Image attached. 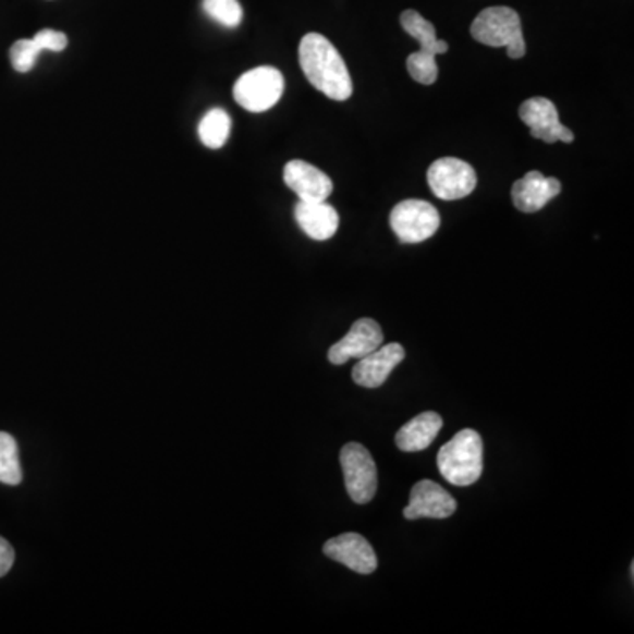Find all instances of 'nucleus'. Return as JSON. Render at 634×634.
<instances>
[{
  "label": "nucleus",
  "instance_id": "f257e3e1",
  "mask_svg": "<svg viewBox=\"0 0 634 634\" xmlns=\"http://www.w3.org/2000/svg\"><path fill=\"white\" fill-rule=\"evenodd\" d=\"M300 68L316 90L333 101L353 96V82L344 59L321 34L310 33L300 41Z\"/></svg>",
  "mask_w": 634,
  "mask_h": 634
},
{
  "label": "nucleus",
  "instance_id": "f03ea898",
  "mask_svg": "<svg viewBox=\"0 0 634 634\" xmlns=\"http://www.w3.org/2000/svg\"><path fill=\"white\" fill-rule=\"evenodd\" d=\"M437 467L442 478L455 487H470L481 478L483 439L473 428L460 430L439 450Z\"/></svg>",
  "mask_w": 634,
  "mask_h": 634
},
{
  "label": "nucleus",
  "instance_id": "7ed1b4c3",
  "mask_svg": "<svg viewBox=\"0 0 634 634\" xmlns=\"http://www.w3.org/2000/svg\"><path fill=\"white\" fill-rule=\"evenodd\" d=\"M471 36L487 47L505 48L510 59H522L527 51L519 13L504 5L483 10L471 25Z\"/></svg>",
  "mask_w": 634,
  "mask_h": 634
},
{
  "label": "nucleus",
  "instance_id": "20e7f679",
  "mask_svg": "<svg viewBox=\"0 0 634 634\" xmlns=\"http://www.w3.org/2000/svg\"><path fill=\"white\" fill-rule=\"evenodd\" d=\"M284 94V76L276 68H256L240 76L233 96L244 110L263 113L279 102Z\"/></svg>",
  "mask_w": 634,
  "mask_h": 634
},
{
  "label": "nucleus",
  "instance_id": "39448f33",
  "mask_svg": "<svg viewBox=\"0 0 634 634\" xmlns=\"http://www.w3.org/2000/svg\"><path fill=\"white\" fill-rule=\"evenodd\" d=\"M390 224L400 242L422 244L436 235L441 217L437 208L428 202L405 199L391 210Z\"/></svg>",
  "mask_w": 634,
  "mask_h": 634
},
{
  "label": "nucleus",
  "instance_id": "423d86ee",
  "mask_svg": "<svg viewBox=\"0 0 634 634\" xmlns=\"http://www.w3.org/2000/svg\"><path fill=\"white\" fill-rule=\"evenodd\" d=\"M345 490L356 504H367L377 492V467L370 451L359 442H348L341 451Z\"/></svg>",
  "mask_w": 634,
  "mask_h": 634
},
{
  "label": "nucleus",
  "instance_id": "0eeeda50",
  "mask_svg": "<svg viewBox=\"0 0 634 634\" xmlns=\"http://www.w3.org/2000/svg\"><path fill=\"white\" fill-rule=\"evenodd\" d=\"M427 180L432 193L444 202H455L470 196L478 184L473 166L456 157L437 159L428 168Z\"/></svg>",
  "mask_w": 634,
  "mask_h": 634
},
{
  "label": "nucleus",
  "instance_id": "6e6552de",
  "mask_svg": "<svg viewBox=\"0 0 634 634\" xmlns=\"http://www.w3.org/2000/svg\"><path fill=\"white\" fill-rule=\"evenodd\" d=\"M519 113L533 138L545 143H571L575 139V134L561 124L559 111L550 99L545 97L527 99L520 106Z\"/></svg>",
  "mask_w": 634,
  "mask_h": 634
},
{
  "label": "nucleus",
  "instance_id": "1a4fd4ad",
  "mask_svg": "<svg viewBox=\"0 0 634 634\" xmlns=\"http://www.w3.org/2000/svg\"><path fill=\"white\" fill-rule=\"evenodd\" d=\"M456 511V501L448 490L430 479H422L411 490L410 504L405 505L407 520L450 519Z\"/></svg>",
  "mask_w": 634,
  "mask_h": 634
},
{
  "label": "nucleus",
  "instance_id": "9d476101",
  "mask_svg": "<svg viewBox=\"0 0 634 634\" xmlns=\"http://www.w3.org/2000/svg\"><path fill=\"white\" fill-rule=\"evenodd\" d=\"M322 553L359 575H370L377 570L376 552L362 534L345 533L328 539L322 547Z\"/></svg>",
  "mask_w": 634,
  "mask_h": 634
},
{
  "label": "nucleus",
  "instance_id": "9b49d317",
  "mask_svg": "<svg viewBox=\"0 0 634 634\" xmlns=\"http://www.w3.org/2000/svg\"><path fill=\"white\" fill-rule=\"evenodd\" d=\"M385 341L381 327L379 322L374 319H358L351 327L350 333L331 345L328 351V359L330 364L342 365L350 362L351 358H364L368 353L376 351Z\"/></svg>",
  "mask_w": 634,
  "mask_h": 634
},
{
  "label": "nucleus",
  "instance_id": "f8f14e48",
  "mask_svg": "<svg viewBox=\"0 0 634 634\" xmlns=\"http://www.w3.org/2000/svg\"><path fill=\"white\" fill-rule=\"evenodd\" d=\"M405 358V351L397 342L379 345L376 351L368 353L364 358H359L358 364L353 368V381L362 388H379L387 382L390 374L397 365L402 364Z\"/></svg>",
  "mask_w": 634,
  "mask_h": 634
},
{
  "label": "nucleus",
  "instance_id": "ddd939ff",
  "mask_svg": "<svg viewBox=\"0 0 634 634\" xmlns=\"http://www.w3.org/2000/svg\"><path fill=\"white\" fill-rule=\"evenodd\" d=\"M284 182L298 196L300 202H327L333 193V182L330 176L317 170L316 166L300 161V159L285 164Z\"/></svg>",
  "mask_w": 634,
  "mask_h": 634
},
{
  "label": "nucleus",
  "instance_id": "4468645a",
  "mask_svg": "<svg viewBox=\"0 0 634 634\" xmlns=\"http://www.w3.org/2000/svg\"><path fill=\"white\" fill-rule=\"evenodd\" d=\"M561 188L559 180L545 176L539 171H528L511 187V199L520 211L534 214L547 207L550 199L557 198Z\"/></svg>",
  "mask_w": 634,
  "mask_h": 634
},
{
  "label": "nucleus",
  "instance_id": "2eb2a0df",
  "mask_svg": "<svg viewBox=\"0 0 634 634\" xmlns=\"http://www.w3.org/2000/svg\"><path fill=\"white\" fill-rule=\"evenodd\" d=\"M68 47V36L59 31L45 28L33 39H20L11 47L10 57L13 70L28 73L36 68L37 57L41 51H64Z\"/></svg>",
  "mask_w": 634,
  "mask_h": 634
},
{
  "label": "nucleus",
  "instance_id": "dca6fc26",
  "mask_svg": "<svg viewBox=\"0 0 634 634\" xmlns=\"http://www.w3.org/2000/svg\"><path fill=\"white\" fill-rule=\"evenodd\" d=\"M294 219L308 239L325 242L339 230V214L327 202H298L294 207Z\"/></svg>",
  "mask_w": 634,
  "mask_h": 634
},
{
  "label": "nucleus",
  "instance_id": "f3484780",
  "mask_svg": "<svg viewBox=\"0 0 634 634\" xmlns=\"http://www.w3.org/2000/svg\"><path fill=\"white\" fill-rule=\"evenodd\" d=\"M441 428L442 418L439 414L432 413V411L418 414L397 432V448L405 453L427 450L436 441L437 434L441 432Z\"/></svg>",
  "mask_w": 634,
  "mask_h": 634
},
{
  "label": "nucleus",
  "instance_id": "a211bd4d",
  "mask_svg": "<svg viewBox=\"0 0 634 634\" xmlns=\"http://www.w3.org/2000/svg\"><path fill=\"white\" fill-rule=\"evenodd\" d=\"M400 25L405 33L419 42V50L428 51L436 57L447 53L448 42L437 39L436 27L428 20L423 19L418 11L407 10L400 14Z\"/></svg>",
  "mask_w": 634,
  "mask_h": 634
},
{
  "label": "nucleus",
  "instance_id": "6ab92c4d",
  "mask_svg": "<svg viewBox=\"0 0 634 634\" xmlns=\"http://www.w3.org/2000/svg\"><path fill=\"white\" fill-rule=\"evenodd\" d=\"M231 119L221 108H214L199 122L198 134L203 145L208 148L224 147L230 138Z\"/></svg>",
  "mask_w": 634,
  "mask_h": 634
},
{
  "label": "nucleus",
  "instance_id": "aec40b11",
  "mask_svg": "<svg viewBox=\"0 0 634 634\" xmlns=\"http://www.w3.org/2000/svg\"><path fill=\"white\" fill-rule=\"evenodd\" d=\"M0 483L11 487L22 483L19 444L8 432H0Z\"/></svg>",
  "mask_w": 634,
  "mask_h": 634
},
{
  "label": "nucleus",
  "instance_id": "412c9836",
  "mask_svg": "<svg viewBox=\"0 0 634 634\" xmlns=\"http://www.w3.org/2000/svg\"><path fill=\"white\" fill-rule=\"evenodd\" d=\"M203 10L211 20L228 28L239 27L244 19L239 0H203Z\"/></svg>",
  "mask_w": 634,
  "mask_h": 634
},
{
  "label": "nucleus",
  "instance_id": "4be33fe9",
  "mask_svg": "<svg viewBox=\"0 0 634 634\" xmlns=\"http://www.w3.org/2000/svg\"><path fill=\"white\" fill-rule=\"evenodd\" d=\"M407 71H410L414 82L422 83V85H432L439 76L436 56L428 53V51H414L407 57Z\"/></svg>",
  "mask_w": 634,
  "mask_h": 634
},
{
  "label": "nucleus",
  "instance_id": "5701e85b",
  "mask_svg": "<svg viewBox=\"0 0 634 634\" xmlns=\"http://www.w3.org/2000/svg\"><path fill=\"white\" fill-rule=\"evenodd\" d=\"M14 562V550L10 542L5 541L4 538H0V578L8 575V571L11 570V565Z\"/></svg>",
  "mask_w": 634,
  "mask_h": 634
}]
</instances>
